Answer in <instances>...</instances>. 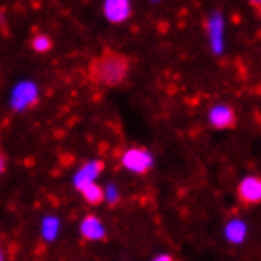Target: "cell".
<instances>
[{"mask_svg": "<svg viewBox=\"0 0 261 261\" xmlns=\"http://www.w3.org/2000/svg\"><path fill=\"white\" fill-rule=\"evenodd\" d=\"M6 172V157L4 153H0V174H4Z\"/></svg>", "mask_w": 261, "mask_h": 261, "instance_id": "15", "label": "cell"}, {"mask_svg": "<svg viewBox=\"0 0 261 261\" xmlns=\"http://www.w3.org/2000/svg\"><path fill=\"white\" fill-rule=\"evenodd\" d=\"M210 123L216 129H231V127H235L237 123L235 110L231 106H225V105L214 106L210 110Z\"/></svg>", "mask_w": 261, "mask_h": 261, "instance_id": "6", "label": "cell"}, {"mask_svg": "<svg viewBox=\"0 0 261 261\" xmlns=\"http://www.w3.org/2000/svg\"><path fill=\"white\" fill-rule=\"evenodd\" d=\"M239 199L244 204H257L261 201V180L257 176L244 178L239 184Z\"/></svg>", "mask_w": 261, "mask_h": 261, "instance_id": "5", "label": "cell"}, {"mask_svg": "<svg viewBox=\"0 0 261 261\" xmlns=\"http://www.w3.org/2000/svg\"><path fill=\"white\" fill-rule=\"evenodd\" d=\"M170 259H172V255H165V254L157 255L155 257V261H170Z\"/></svg>", "mask_w": 261, "mask_h": 261, "instance_id": "16", "label": "cell"}, {"mask_svg": "<svg viewBox=\"0 0 261 261\" xmlns=\"http://www.w3.org/2000/svg\"><path fill=\"white\" fill-rule=\"evenodd\" d=\"M250 2H254V6L259 8V0H250Z\"/></svg>", "mask_w": 261, "mask_h": 261, "instance_id": "17", "label": "cell"}, {"mask_svg": "<svg viewBox=\"0 0 261 261\" xmlns=\"http://www.w3.org/2000/svg\"><path fill=\"white\" fill-rule=\"evenodd\" d=\"M78 191L84 195V199L89 202V204H100V202L105 201V190H102L100 186H97L95 182L85 184L84 188Z\"/></svg>", "mask_w": 261, "mask_h": 261, "instance_id": "11", "label": "cell"}, {"mask_svg": "<svg viewBox=\"0 0 261 261\" xmlns=\"http://www.w3.org/2000/svg\"><path fill=\"white\" fill-rule=\"evenodd\" d=\"M80 231H82V237H84L85 241H100L106 235L105 227H102V223H100L97 216H85Z\"/></svg>", "mask_w": 261, "mask_h": 261, "instance_id": "8", "label": "cell"}, {"mask_svg": "<svg viewBox=\"0 0 261 261\" xmlns=\"http://www.w3.org/2000/svg\"><path fill=\"white\" fill-rule=\"evenodd\" d=\"M225 237H227L229 242L233 244H241L246 237V225L241 222V220H231L225 227Z\"/></svg>", "mask_w": 261, "mask_h": 261, "instance_id": "10", "label": "cell"}, {"mask_svg": "<svg viewBox=\"0 0 261 261\" xmlns=\"http://www.w3.org/2000/svg\"><path fill=\"white\" fill-rule=\"evenodd\" d=\"M105 15L110 23H123L130 17V0H105Z\"/></svg>", "mask_w": 261, "mask_h": 261, "instance_id": "4", "label": "cell"}, {"mask_svg": "<svg viewBox=\"0 0 261 261\" xmlns=\"http://www.w3.org/2000/svg\"><path fill=\"white\" fill-rule=\"evenodd\" d=\"M127 70H129V59L121 53L110 51V49L91 63V78L106 87L121 84L127 76Z\"/></svg>", "mask_w": 261, "mask_h": 261, "instance_id": "1", "label": "cell"}, {"mask_svg": "<svg viewBox=\"0 0 261 261\" xmlns=\"http://www.w3.org/2000/svg\"><path fill=\"white\" fill-rule=\"evenodd\" d=\"M105 201L108 202L110 206H116V204H118L119 193H118V190H116L114 186H108V188H106V191H105Z\"/></svg>", "mask_w": 261, "mask_h": 261, "instance_id": "14", "label": "cell"}, {"mask_svg": "<svg viewBox=\"0 0 261 261\" xmlns=\"http://www.w3.org/2000/svg\"><path fill=\"white\" fill-rule=\"evenodd\" d=\"M33 47H34V51L47 53L51 49V40H49V36H46V34H36L33 38Z\"/></svg>", "mask_w": 261, "mask_h": 261, "instance_id": "13", "label": "cell"}, {"mask_svg": "<svg viewBox=\"0 0 261 261\" xmlns=\"http://www.w3.org/2000/svg\"><path fill=\"white\" fill-rule=\"evenodd\" d=\"M210 40H212V47L216 53L222 51V34H223V19L220 15H214L208 23Z\"/></svg>", "mask_w": 261, "mask_h": 261, "instance_id": "9", "label": "cell"}, {"mask_svg": "<svg viewBox=\"0 0 261 261\" xmlns=\"http://www.w3.org/2000/svg\"><path fill=\"white\" fill-rule=\"evenodd\" d=\"M102 169H105L102 161H91V163L84 165V167L76 172V176H74V186H76V190H82L85 184L95 182V178L102 172Z\"/></svg>", "mask_w": 261, "mask_h": 261, "instance_id": "7", "label": "cell"}, {"mask_svg": "<svg viewBox=\"0 0 261 261\" xmlns=\"http://www.w3.org/2000/svg\"><path fill=\"white\" fill-rule=\"evenodd\" d=\"M59 233V220L57 218H46L42 223V237L46 241H53Z\"/></svg>", "mask_w": 261, "mask_h": 261, "instance_id": "12", "label": "cell"}, {"mask_svg": "<svg viewBox=\"0 0 261 261\" xmlns=\"http://www.w3.org/2000/svg\"><path fill=\"white\" fill-rule=\"evenodd\" d=\"M121 163L127 170L137 172V174H146L153 165V159L144 148H130L123 153Z\"/></svg>", "mask_w": 261, "mask_h": 261, "instance_id": "2", "label": "cell"}, {"mask_svg": "<svg viewBox=\"0 0 261 261\" xmlns=\"http://www.w3.org/2000/svg\"><path fill=\"white\" fill-rule=\"evenodd\" d=\"M0 259H2V254H0Z\"/></svg>", "mask_w": 261, "mask_h": 261, "instance_id": "18", "label": "cell"}, {"mask_svg": "<svg viewBox=\"0 0 261 261\" xmlns=\"http://www.w3.org/2000/svg\"><path fill=\"white\" fill-rule=\"evenodd\" d=\"M12 106L13 110H27V108H31L38 102V89H36V85L31 84V82H23L19 84L12 93Z\"/></svg>", "mask_w": 261, "mask_h": 261, "instance_id": "3", "label": "cell"}]
</instances>
